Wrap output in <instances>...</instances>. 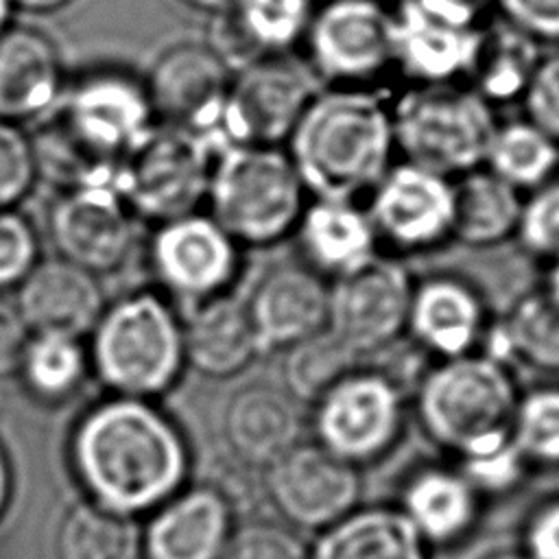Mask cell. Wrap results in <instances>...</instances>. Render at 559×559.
Segmentation results:
<instances>
[{"instance_id": "1", "label": "cell", "mask_w": 559, "mask_h": 559, "mask_svg": "<svg viewBox=\"0 0 559 559\" xmlns=\"http://www.w3.org/2000/svg\"><path fill=\"white\" fill-rule=\"evenodd\" d=\"M70 463L87 496L118 513L157 509L188 478L190 450L155 400L107 395L70 432Z\"/></svg>"}, {"instance_id": "2", "label": "cell", "mask_w": 559, "mask_h": 559, "mask_svg": "<svg viewBox=\"0 0 559 559\" xmlns=\"http://www.w3.org/2000/svg\"><path fill=\"white\" fill-rule=\"evenodd\" d=\"M157 120L144 79L116 66L68 79L59 103L28 129L39 179L59 190L114 183Z\"/></svg>"}, {"instance_id": "3", "label": "cell", "mask_w": 559, "mask_h": 559, "mask_svg": "<svg viewBox=\"0 0 559 559\" xmlns=\"http://www.w3.org/2000/svg\"><path fill=\"white\" fill-rule=\"evenodd\" d=\"M284 148L310 197L365 203L397 162L391 100L376 90L321 87Z\"/></svg>"}, {"instance_id": "4", "label": "cell", "mask_w": 559, "mask_h": 559, "mask_svg": "<svg viewBox=\"0 0 559 559\" xmlns=\"http://www.w3.org/2000/svg\"><path fill=\"white\" fill-rule=\"evenodd\" d=\"M520 395L507 360L480 349L437 360L419 380L415 413L430 441L472 463L513 445Z\"/></svg>"}, {"instance_id": "5", "label": "cell", "mask_w": 559, "mask_h": 559, "mask_svg": "<svg viewBox=\"0 0 559 559\" xmlns=\"http://www.w3.org/2000/svg\"><path fill=\"white\" fill-rule=\"evenodd\" d=\"M92 376L109 395L157 400L188 369L183 314L159 288L107 304L87 334Z\"/></svg>"}, {"instance_id": "6", "label": "cell", "mask_w": 559, "mask_h": 559, "mask_svg": "<svg viewBox=\"0 0 559 559\" xmlns=\"http://www.w3.org/2000/svg\"><path fill=\"white\" fill-rule=\"evenodd\" d=\"M310 192L284 146L221 144L205 212L245 249L295 234Z\"/></svg>"}, {"instance_id": "7", "label": "cell", "mask_w": 559, "mask_h": 559, "mask_svg": "<svg viewBox=\"0 0 559 559\" xmlns=\"http://www.w3.org/2000/svg\"><path fill=\"white\" fill-rule=\"evenodd\" d=\"M397 157L450 179L485 166L493 105L461 83L411 85L391 100Z\"/></svg>"}, {"instance_id": "8", "label": "cell", "mask_w": 559, "mask_h": 559, "mask_svg": "<svg viewBox=\"0 0 559 559\" xmlns=\"http://www.w3.org/2000/svg\"><path fill=\"white\" fill-rule=\"evenodd\" d=\"M221 144L212 135L155 124L118 168L116 188L135 218L151 225L199 212Z\"/></svg>"}, {"instance_id": "9", "label": "cell", "mask_w": 559, "mask_h": 559, "mask_svg": "<svg viewBox=\"0 0 559 559\" xmlns=\"http://www.w3.org/2000/svg\"><path fill=\"white\" fill-rule=\"evenodd\" d=\"M319 90L321 83L297 52L236 68L218 124L221 142L286 146Z\"/></svg>"}, {"instance_id": "10", "label": "cell", "mask_w": 559, "mask_h": 559, "mask_svg": "<svg viewBox=\"0 0 559 559\" xmlns=\"http://www.w3.org/2000/svg\"><path fill=\"white\" fill-rule=\"evenodd\" d=\"M304 59L321 87L373 90L393 70V11L382 0H325L314 9Z\"/></svg>"}, {"instance_id": "11", "label": "cell", "mask_w": 559, "mask_h": 559, "mask_svg": "<svg viewBox=\"0 0 559 559\" xmlns=\"http://www.w3.org/2000/svg\"><path fill=\"white\" fill-rule=\"evenodd\" d=\"M148 266L159 290L188 310L234 290L242 271V247L199 210L153 225Z\"/></svg>"}, {"instance_id": "12", "label": "cell", "mask_w": 559, "mask_h": 559, "mask_svg": "<svg viewBox=\"0 0 559 559\" xmlns=\"http://www.w3.org/2000/svg\"><path fill=\"white\" fill-rule=\"evenodd\" d=\"M312 408L317 441L354 465L386 454L404 424V395L397 380L360 365L323 393Z\"/></svg>"}, {"instance_id": "13", "label": "cell", "mask_w": 559, "mask_h": 559, "mask_svg": "<svg viewBox=\"0 0 559 559\" xmlns=\"http://www.w3.org/2000/svg\"><path fill=\"white\" fill-rule=\"evenodd\" d=\"M380 253L417 255L452 240L454 179L397 159L365 199Z\"/></svg>"}, {"instance_id": "14", "label": "cell", "mask_w": 559, "mask_h": 559, "mask_svg": "<svg viewBox=\"0 0 559 559\" xmlns=\"http://www.w3.org/2000/svg\"><path fill=\"white\" fill-rule=\"evenodd\" d=\"M413 286L406 266L380 253L362 269L330 282L328 330L358 358L389 349L406 334Z\"/></svg>"}, {"instance_id": "15", "label": "cell", "mask_w": 559, "mask_h": 559, "mask_svg": "<svg viewBox=\"0 0 559 559\" xmlns=\"http://www.w3.org/2000/svg\"><path fill=\"white\" fill-rule=\"evenodd\" d=\"M231 74L210 41L183 39L162 48L142 79L157 124L218 138Z\"/></svg>"}, {"instance_id": "16", "label": "cell", "mask_w": 559, "mask_h": 559, "mask_svg": "<svg viewBox=\"0 0 559 559\" xmlns=\"http://www.w3.org/2000/svg\"><path fill=\"white\" fill-rule=\"evenodd\" d=\"M264 489L275 513L306 531H323L356 509L358 465L319 441H299L264 469Z\"/></svg>"}, {"instance_id": "17", "label": "cell", "mask_w": 559, "mask_h": 559, "mask_svg": "<svg viewBox=\"0 0 559 559\" xmlns=\"http://www.w3.org/2000/svg\"><path fill=\"white\" fill-rule=\"evenodd\" d=\"M46 227L55 255L100 277L120 269L129 258L138 218L114 183L79 186L57 192Z\"/></svg>"}, {"instance_id": "18", "label": "cell", "mask_w": 559, "mask_h": 559, "mask_svg": "<svg viewBox=\"0 0 559 559\" xmlns=\"http://www.w3.org/2000/svg\"><path fill=\"white\" fill-rule=\"evenodd\" d=\"M245 299L264 354L284 352L328 328L330 280L304 262L266 269Z\"/></svg>"}, {"instance_id": "19", "label": "cell", "mask_w": 559, "mask_h": 559, "mask_svg": "<svg viewBox=\"0 0 559 559\" xmlns=\"http://www.w3.org/2000/svg\"><path fill=\"white\" fill-rule=\"evenodd\" d=\"M483 295L454 275H432L415 282L406 334L435 360L480 352L489 334Z\"/></svg>"}, {"instance_id": "20", "label": "cell", "mask_w": 559, "mask_h": 559, "mask_svg": "<svg viewBox=\"0 0 559 559\" xmlns=\"http://www.w3.org/2000/svg\"><path fill=\"white\" fill-rule=\"evenodd\" d=\"M68 70L57 41L41 28L9 24L0 31V118L26 124L41 120L61 98Z\"/></svg>"}, {"instance_id": "21", "label": "cell", "mask_w": 559, "mask_h": 559, "mask_svg": "<svg viewBox=\"0 0 559 559\" xmlns=\"http://www.w3.org/2000/svg\"><path fill=\"white\" fill-rule=\"evenodd\" d=\"M13 304L31 332L83 336L92 332L107 299L100 277L66 258H39L13 290Z\"/></svg>"}, {"instance_id": "22", "label": "cell", "mask_w": 559, "mask_h": 559, "mask_svg": "<svg viewBox=\"0 0 559 559\" xmlns=\"http://www.w3.org/2000/svg\"><path fill=\"white\" fill-rule=\"evenodd\" d=\"M393 11V70L411 85H445L469 79L483 31L463 28L417 11L406 0Z\"/></svg>"}, {"instance_id": "23", "label": "cell", "mask_w": 559, "mask_h": 559, "mask_svg": "<svg viewBox=\"0 0 559 559\" xmlns=\"http://www.w3.org/2000/svg\"><path fill=\"white\" fill-rule=\"evenodd\" d=\"M299 402L269 382L236 389L221 413V439L227 452L247 467L266 469L299 443Z\"/></svg>"}, {"instance_id": "24", "label": "cell", "mask_w": 559, "mask_h": 559, "mask_svg": "<svg viewBox=\"0 0 559 559\" xmlns=\"http://www.w3.org/2000/svg\"><path fill=\"white\" fill-rule=\"evenodd\" d=\"M314 9V0H231L214 15L207 41L231 70L290 55L304 44Z\"/></svg>"}, {"instance_id": "25", "label": "cell", "mask_w": 559, "mask_h": 559, "mask_svg": "<svg viewBox=\"0 0 559 559\" xmlns=\"http://www.w3.org/2000/svg\"><path fill=\"white\" fill-rule=\"evenodd\" d=\"M231 504L214 485L179 489L142 535L144 559H218L231 535Z\"/></svg>"}, {"instance_id": "26", "label": "cell", "mask_w": 559, "mask_h": 559, "mask_svg": "<svg viewBox=\"0 0 559 559\" xmlns=\"http://www.w3.org/2000/svg\"><path fill=\"white\" fill-rule=\"evenodd\" d=\"M183 338L188 367L212 380L236 378L264 354L247 299L234 290L183 310Z\"/></svg>"}, {"instance_id": "27", "label": "cell", "mask_w": 559, "mask_h": 559, "mask_svg": "<svg viewBox=\"0 0 559 559\" xmlns=\"http://www.w3.org/2000/svg\"><path fill=\"white\" fill-rule=\"evenodd\" d=\"M301 262L334 282L380 255L365 203L310 197L295 227Z\"/></svg>"}, {"instance_id": "28", "label": "cell", "mask_w": 559, "mask_h": 559, "mask_svg": "<svg viewBox=\"0 0 559 559\" xmlns=\"http://www.w3.org/2000/svg\"><path fill=\"white\" fill-rule=\"evenodd\" d=\"M308 559H428L426 539L402 509H354L319 533Z\"/></svg>"}, {"instance_id": "29", "label": "cell", "mask_w": 559, "mask_h": 559, "mask_svg": "<svg viewBox=\"0 0 559 559\" xmlns=\"http://www.w3.org/2000/svg\"><path fill=\"white\" fill-rule=\"evenodd\" d=\"M522 203V192L485 166L454 177L452 240L485 249L513 238Z\"/></svg>"}, {"instance_id": "30", "label": "cell", "mask_w": 559, "mask_h": 559, "mask_svg": "<svg viewBox=\"0 0 559 559\" xmlns=\"http://www.w3.org/2000/svg\"><path fill=\"white\" fill-rule=\"evenodd\" d=\"M400 509L426 542H450L474 522V483L450 469H424L406 483Z\"/></svg>"}, {"instance_id": "31", "label": "cell", "mask_w": 559, "mask_h": 559, "mask_svg": "<svg viewBox=\"0 0 559 559\" xmlns=\"http://www.w3.org/2000/svg\"><path fill=\"white\" fill-rule=\"evenodd\" d=\"M57 559H140L142 533L131 515L92 498L70 504L55 533Z\"/></svg>"}, {"instance_id": "32", "label": "cell", "mask_w": 559, "mask_h": 559, "mask_svg": "<svg viewBox=\"0 0 559 559\" xmlns=\"http://www.w3.org/2000/svg\"><path fill=\"white\" fill-rule=\"evenodd\" d=\"M15 376L26 393L44 404H61L70 400L92 376L87 338L33 332L22 352Z\"/></svg>"}, {"instance_id": "33", "label": "cell", "mask_w": 559, "mask_h": 559, "mask_svg": "<svg viewBox=\"0 0 559 559\" xmlns=\"http://www.w3.org/2000/svg\"><path fill=\"white\" fill-rule=\"evenodd\" d=\"M537 44L539 41L504 20L496 26L485 24L480 48L469 72V87L491 105L522 98L528 79L542 59Z\"/></svg>"}, {"instance_id": "34", "label": "cell", "mask_w": 559, "mask_h": 559, "mask_svg": "<svg viewBox=\"0 0 559 559\" xmlns=\"http://www.w3.org/2000/svg\"><path fill=\"white\" fill-rule=\"evenodd\" d=\"M489 341H500L502 360L518 358L537 371L559 373V306L535 288L511 306L500 330L489 328Z\"/></svg>"}, {"instance_id": "35", "label": "cell", "mask_w": 559, "mask_h": 559, "mask_svg": "<svg viewBox=\"0 0 559 559\" xmlns=\"http://www.w3.org/2000/svg\"><path fill=\"white\" fill-rule=\"evenodd\" d=\"M485 168L515 190L533 192L555 177L559 142L526 118L502 122L489 144Z\"/></svg>"}, {"instance_id": "36", "label": "cell", "mask_w": 559, "mask_h": 559, "mask_svg": "<svg viewBox=\"0 0 559 559\" xmlns=\"http://www.w3.org/2000/svg\"><path fill=\"white\" fill-rule=\"evenodd\" d=\"M284 352L282 382L299 404H314L360 365V358L328 328Z\"/></svg>"}, {"instance_id": "37", "label": "cell", "mask_w": 559, "mask_h": 559, "mask_svg": "<svg viewBox=\"0 0 559 559\" xmlns=\"http://www.w3.org/2000/svg\"><path fill=\"white\" fill-rule=\"evenodd\" d=\"M513 445L524 461L559 465V386H537L520 395Z\"/></svg>"}, {"instance_id": "38", "label": "cell", "mask_w": 559, "mask_h": 559, "mask_svg": "<svg viewBox=\"0 0 559 559\" xmlns=\"http://www.w3.org/2000/svg\"><path fill=\"white\" fill-rule=\"evenodd\" d=\"M39 181L28 129L0 118V210H15Z\"/></svg>"}, {"instance_id": "39", "label": "cell", "mask_w": 559, "mask_h": 559, "mask_svg": "<svg viewBox=\"0 0 559 559\" xmlns=\"http://www.w3.org/2000/svg\"><path fill=\"white\" fill-rule=\"evenodd\" d=\"M515 238L535 258H559V177L535 188L522 203Z\"/></svg>"}, {"instance_id": "40", "label": "cell", "mask_w": 559, "mask_h": 559, "mask_svg": "<svg viewBox=\"0 0 559 559\" xmlns=\"http://www.w3.org/2000/svg\"><path fill=\"white\" fill-rule=\"evenodd\" d=\"M218 559H308V548L290 528L253 520L231 531Z\"/></svg>"}, {"instance_id": "41", "label": "cell", "mask_w": 559, "mask_h": 559, "mask_svg": "<svg viewBox=\"0 0 559 559\" xmlns=\"http://www.w3.org/2000/svg\"><path fill=\"white\" fill-rule=\"evenodd\" d=\"M39 236L15 210H0V293L15 290L39 260Z\"/></svg>"}, {"instance_id": "42", "label": "cell", "mask_w": 559, "mask_h": 559, "mask_svg": "<svg viewBox=\"0 0 559 559\" xmlns=\"http://www.w3.org/2000/svg\"><path fill=\"white\" fill-rule=\"evenodd\" d=\"M520 100L524 118L559 142V52L537 61Z\"/></svg>"}, {"instance_id": "43", "label": "cell", "mask_w": 559, "mask_h": 559, "mask_svg": "<svg viewBox=\"0 0 559 559\" xmlns=\"http://www.w3.org/2000/svg\"><path fill=\"white\" fill-rule=\"evenodd\" d=\"M502 20L535 41L559 44V0H493Z\"/></svg>"}, {"instance_id": "44", "label": "cell", "mask_w": 559, "mask_h": 559, "mask_svg": "<svg viewBox=\"0 0 559 559\" xmlns=\"http://www.w3.org/2000/svg\"><path fill=\"white\" fill-rule=\"evenodd\" d=\"M31 334L15 304L0 301V376H15Z\"/></svg>"}, {"instance_id": "45", "label": "cell", "mask_w": 559, "mask_h": 559, "mask_svg": "<svg viewBox=\"0 0 559 559\" xmlns=\"http://www.w3.org/2000/svg\"><path fill=\"white\" fill-rule=\"evenodd\" d=\"M417 11L454 24L463 28H480L485 26V13L487 7L493 4V0H406Z\"/></svg>"}, {"instance_id": "46", "label": "cell", "mask_w": 559, "mask_h": 559, "mask_svg": "<svg viewBox=\"0 0 559 559\" xmlns=\"http://www.w3.org/2000/svg\"><path fill=\"white\" fill-rule=\"evenodd\" d=\"M531 559H559V500L539 509L526 528Z\"/></svg>"}, {"instance_id": "47", "label": "cell", "mask_w": 559, "mask_h": 559, "mask_svg": "<svg viewBox=\"0 0 559 559\" xmlns=\"http://www.w3.org/2000/svg\"><path fill=\"white\" fill-rule=\"evenodd\" d=\"M13 9H22L28 13H55L68 7L72 0H11Z\"/></svg>"}, {"instance_id": "48", "label": "cell", "mask_w": 559, "mask_h": 559, "mask_svg": "<svg viewBox=\"0 0 559 559\" xmlns=\"http://www.w3.org/2000/svg\"><path fill=\"white\" fill-rule=\"evenodd\" d=\"M9 498H11V463L0 443V515L9 504Z\"/></svg>"}, {"instance_id": "49", "label": "cell", "mask_w": 559, "mask_h": 559, "mask_svg": "<svg viewBox=\"0 0 559 559\" xmlns=\"http://www.w3.org/2000/svg\"><path fill=\"white\" fill-rule=\"evenodd\" d=\"M542 290L559 306V258L548 262V273H546Z\"/></svg>"}, {"instance_id": "50", "label": "cell", "mask_w": 559, "mask_h": 559, "mask_svg": "<svg viewBox=\"0 0 559 559\" xmlns=\"http://www.w3.org/2000/svg\"><path fill=\"white\" fill-rule=\"evenodd\" d=\"M183 2L186 7L194 9V11H203V13H212L216 15L218 11H223L231 0H179Z\"/></svg>"}, {"instance_id": "51", "label": "cell", "mask_w": 559, "mask_h": 559, "mask_svg": "<svg viewBox=\"0 0 559 559\" xmlns=\"http://www.w3.org/2000/svg\"><path fill=\"white\" fill-rule=\"evenodd\" d=\"M11 13H13V2L0 0V31L11 24Z\"/></svg>"}, {"instance_id": "52", "label": "cell", "mask_w": 559, "mask_h": 559, "mask_svg": "<svg viewBox=\"0 0 559 559\" xmlns=\"http://www.w3.org/2000/svg\"><path fill=\"white\" fill-rule=\"evenodd\" d=\"M485 559H531L526 552H496L491 557H485Z\"/></svg>"}]
</instances>
